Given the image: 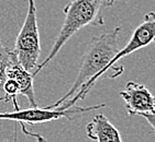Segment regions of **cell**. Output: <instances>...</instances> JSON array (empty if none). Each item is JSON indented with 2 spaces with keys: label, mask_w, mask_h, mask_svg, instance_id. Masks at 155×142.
I'll list each match as a JSON object with an SVG mask.
<instances>
[{
  "label": "cell",
  "mask_w": 155,
  "mask_h": 142,
  "mask_svg": "<svg viewBox=\"0 0 155 142\" xmlns=\"http://www.w3.org/2000/svg\"><path fill=\"white\" fill-rule=\"evenodd\" d=\"M121 26L91 39L81 62L77 78L62 98L48 105V108H69L84 100L95 83L106 73V67L118 51V36Z\"/></svg>",
  "instance_id": "1"
},
{
  "label": "cell",
  "mask_w": 155,
  "mask_h": 142,
  "mask_svg": "<svg viewBox=\"0 0 155 142\" xmlns=\"http://www.w3.org/2000/svg\"><path fill=\"white\" fill-rule=\"evenodd\" d=\"M116 0H72L63 9L64 22L48 57L39 63L32 73L35 76L56 57L58 51L73 35L85 26H101L104 24V10L114 6Z\"/></svg>",
  "instance_id": "2"
},
{
  "label": "cell",
  "mask_w": 155,
  "mask_h": 142,
  "mask_svg": "<svg viewBox=\"0 0 155 142\" xmlns=\"http://www.w3.org/2000/svg\"><path fill=\"white\" fill-rule=\"evenodd\" d=\"M106 107V104H98V105H93V106H74L69 108H40L39 106L31 107L28 110H21L17 108L12 112H2L0 113V120H9V122H17L20 125L22 132L29 137L35 138L40 141H45V139L40 134L31 132L25 128V125H38L44 124V122H52V120H57L60 118H67L68 120H74V119L81 117V115L90 113L93 110H97L99 108Z\"/></svg>",
  "instance_id": "3"
},
{
  "label": "cell",
  "mask_w": 155,
  "mask_h": 142,
  "mask_svg": "<svg viewBox=\"0 0 155 142\" xmlns=\"http://www.w3.org/2000/svg\"><path fill=\"white\" fill-rule=\"evenodd\" d=\"M12 51L24 69L31 72L35 70L39 65L38 60L41 55V45L34 0H28L27 15Z\"/></svg>",
  "instance_id": "4"
},
{
  "label": "cell",
  "mask_w": 155,
  "mask_h": 142,
  "mask_svg": "<svg viewBox=\"0 0 155 142\" xmlns=\"http://www.w3.org/2000/svg\"><path fill=\"white\" fill-rule=\"evenodd\" d=\"M152 43H155V12L150 11L144 15L142 23L134 30L128 44L125 45L122 49L117 51L114 58L107 65L106 72L109 69H114V74L112 76V78L119 77L123 72V67L118 68L116 66L117 62L123 57L128 56L141 48L146 47Z\"/></svg>",
  "instance_id": "5"
},
{
  "label": "cell",
  "mask_w": 155,
  "mask_h": 142,
  "mask_svg": "<svg viewBox=\"0 0 155 142\" xmlns=\"http://www.w3.org/2000/svg\"><path fill=\"white\" fill-rule=\"evenodd\" d=\"M129 116H141L155 112V95L144 84L129 81L123 91L120 92Z\"/></svg>",
  "instance_id": "6"
},
{
  "label": "cell",
  "mask_w": 155,
  "mask_h": 142,
  "mask_svg": "<svg viewBox=\"0 0 155 142\" xmlns=\"http://www.w3.org/2000/svg\"><path fill=\"white\" fill-rule=\"evenodd\" d=\"M7 78L15 80L19 85V94L23 95L28 98V102L31 107L39 106L36 103L34 88H33V80L34 76L31 71L24 69L17 59V56L13 58L10 66L7 70Z\"/></svg>",
  "instance_id": "7"
},
{
  "label": "cell",
  "mask_w": 155,
  "mask_h": 142,
  "mask_svg": "<svg viewBox=\"0 0 155 142\" xmlns=\"http://www.w3.org/2000/svg\"><path fill=\"white\" fill-rule=\"evenodd\" d=\"M87 137L98 142L122 141L119 130L111 124L104 114H97L86 126Z\"/></svg>",
  "instance_id": "8"
},
{
  "label": "cell",
  "mask_w": 155,
  "mask_h": 142,
  "mask_svg": "<svg viewBox=\"0 0 155 142\" xmlns=\"http://www.w3.org/2000/svg\"><path fill=\"white\" fill-rule=\"evenodd\" d=\"M15 57V54L12 49L7 48L2 44L0 36V102H7L6 94L3 91V84L7 80V70L11 61Z\"/></svg>",
  "instance_id": "9"
},
{
  "label": "cell",
  "mask_w": 155,
  "mask_h": 142,
  "mask_svg": "<svg viewBox=\"0 0 155 142\" xmlns=\"http://www.w3.org/2000/svg\"><path fill=\"white\" fill-rule=\"evenodd\" d=\"M3 91H5V94H6L7 102L12 101L15 110L20 108L18 102H17V96H18V94H19L18 83L15 82V80H12V79L7 78L6 82H5V84H3Z\"/></svg>",
  "instance_id": "10"
},
{
  "label": "cell",
  "mask_w": 155,
  "mask_h": 142,
  "mask_svg": "<svg viewBox=\"0 0 155 142\" xmlns=\"http://www.w3.org/2000/svg\"><path fill=\"white\" fill-rule=\"evenodd\" d=\"M141 116L144 117V118L147 120V122L151 125V127L153 128V130H154V132H155V112L145 113V114H142Z\"/></svg>",
  "instance_id": "11"
}]
</instances>
